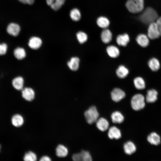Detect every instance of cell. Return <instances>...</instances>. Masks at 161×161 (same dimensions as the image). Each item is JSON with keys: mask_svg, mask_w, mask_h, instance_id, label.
Returning a JSON list of instances; mask_svg holds the SVG:
<instances>
[{"mask_svg": "<svg viewBox=\"0 0 161 161\" xmlns=\"http://www.w3.org/2000/svg\"><path fill=\"white\" fill-rule=\"evenodd\" d=\"M158 18V15L156 11L150 7L145 9L140 16V20L143 23L149 25L155 22Z\"/></svg>", "mask_w": 161, "mask_h": 161, "instance_id": "1", "label": "cell"}, {"mask_svg": "<svg viewBox=\"0 0 161 161\" xmlns=\"http://www.w3.org/2000/svg\"><path fill=\"white\" fill-rule=\"evenodd\" d=\"M145 97L141 94H137L132 97L131 105L132 109L135 110H139L143 109L145 106Z\"/></svg>", "mask_w": 161, "mask_h": 161, "instance_id": "2", "label": "cell"}, {"mask_svg": "<svg viewBox=\"0 0 161 161\" xmlns=\"http://www.w3.org/2000/svg\"><path fill=\"white\" fill-rule=\"evenodd\" d=\"M84 114L87 122L90 124L96 122L99 116L96 108L94 106H91L85 112Z\"/></svg>", "mask_w": 161, "mask_h": 161, "instance_id": "3", "label": "cell"}, {"mask_svg": "<svg viewBox=\"0 0 161 161\" xmlns=\"http://www.w3.org/2000/svg\"><path fill=\"white\" fill-rule=\"evenodd\" d=\"M147 36L151 39L157 38L160 36V33L156 22H153L149 24L148 29Z\"/></svg>", "mask_w": 161, "mask_h": 161, "instance_id": "4", "label": "cell"}, {"mask_svg": "<svg viewBox=\"0 0 161 161\" xmlns=\"http://www.w3.org/2000/svg\"><path fill=\"white\" fill-rule=\"evenodd\" d=\"M111 95L112 100L115 102H117L125 97V93L121 89L118 88H115L112 91Z\"/></svg>", "mask_w": 161, "mask_h": 161, "instance_id": "5", "label": "cell"}, {"mask_svg": "<svg viewBox=\"0 0 161 161\" xmlns=\"http://www.w3.org/2000/svg\"><path fill=\"white\" fill-rule=\"evenodd\" d=\"M22 97L28 101L32 100L34 98L35 93L33 89L30 88H25L22 90Z\"/></svg>", "mask_w": 161, "mask_h": 161, "instance_id": "6", "label": "cell"}, {"mask_svg": "<svg viewBox=\"0 0 161 161\" xmlns=\"http://www.w3.org/2000/svg\"><path fill=\"white\" fill-rule=\"evenodd\" d=\"M20 31V27L18 24L15 23H11L7 26V33L12 36H17Z\"/></svg>", "mask_w": 161, "mask_h": 161, "instance_id": "7", "label": "cell"}, {"mask_svg": "<svg viewBox=\"0 0 161 161\" xmlns=\"http://www.w3.org/2000/svg\"><path fill=\"white\" fill-rule=\"evenodd\" d=\"M65 0H46L47 4L53 10L59 9L64 4Z\"/></svg>", "mask_w": 161, "mask_h": 161, "instance_id": "8", "label": "cell"}, {"mask_svg": "<svg viewBox=\"0 0 161 161\" xmlns=\"http://www.w3.org/2000/svg\"><path fill=\"white\" fill-rule=\"evenodd\" d=\"M42 44V41L40 38L33 37L30 39L28 45L31 49H38L41 46Z\"/></svg>", "mask_w": 161, "mask_h": 161, "instance_id": "9", "label": "cell"}, {"mask_svg": "<svg viewBox=\"0 0 161 161\" xmlns=\"http://www.w3.org/2000/svg\"><path fill=\"white\" fill-rule=\"evenodd\" d=\"M136 40L138 44L143 47H147L149 44L148 37L144 34H139L137 36Z\"/></svg>", "mask_w": 161, "mask_h": 161, "instance_id": "10", "label": "cell"}, {"mask_svg": "<svg viewBox=\"0 0 161 161\" xmlns=\"http://www.w3.org/2000/svg\"><path fill=\"white\" fill-rule=\"evenodd\" d=\"M130 38L126 33L118 35L116 38L117 43L120 46H126L129 42Z\"/></svg>", "mask_w": 161, "mask_h": 161, "instance_id": "11", "label": "cell"}, {"mask_svg": "<svg viewBox=\"0 0 161 161\" xmlns=\"http://www.w3.org/2000/svg\"><path fill=\"white\" fill-rule=\"evenodd\" d=\"M96 125L99 130L103 131L108 129L109 123L106 119L104 118L101 117L97 120Z\"/></svg>", "mask_w": 161, "mask_h": 161, "instance_id": "12", "label": "cell"}, {"mask_svg": "<svg viewBox=\"0 0 161 161\" xmlns=\"http://www.w3.org/2000/svg\"><path fill=\"white\" fill-rule=\"evenodd\" d=\"M108 136L111 139H117L121 137V133L119 129L115 126H112L109 129Z\"/></svg>", "mask_w": 161, "mask_h": 161, "instance_id": "13", "label": "cell"}, {"mask_svg": "<svg viewBox=\"0 0 161 161\" xmlns=\"http://www.w3.org/2000/svg\"><path fill=\"white\" fill-rule=\"evenodd\" d=\"M158 93L157 91L154 89L149 90L147 92L146 96V100L149 103H154L157 99Z\"/></svg>", "mask_w": 161, "mask_h": 161, "instance_id": "14", "label": "cell"}, {"mask_svg": "<svg viewBox=\"0 0 161 161\" xmlns=\"http://www.w3.org/2000/svg\"><path fill=\"white\" fill-rule=\"evenodd\" d=\"M112 34L109 30L104 29L102 32L101 38L102 41L107 44L110 42L112 39Z\"/></svg>", "mask_w": 161, "mask_h": 161, "instance_id": "15", "label": "cell"}, {"mask_svg": "<svg viewBox=\"0 0 161 161\" xmlns=\"http://www.w3.org/2000/svg\"><path fill=\"white\" fill-rule=\"evenodd\" d=\"M147 140L151 144L156 145H158L160 143V136L154 132L151 133L148 136Z\"/></svg>", "mask_w": 161, "mask_h": 161, "instance_id": "16", "label": "cell"}, {"mask_svg": "<svg viewBox=\"0 0 161 161\" xmlns=\"http://www.w3.org/2000/svg\"><path fill=\"white\" fill-rule=\"evenodd\" d=\"M126 6L131 13H140L137 6L133 0H128L126 3Z\"/></svg>", "mask_w": 161, "mask_h": 161, "instance_id": "17", "label": "cell"}, {"mask_svg": "<svg viewBox=\"0 0 161 161\" xmlns=\"http://www.w3.org/2000/svg\"><path fill=\"white\" fill-rule=\"evenodd\" d=\"M123 147L125 153L129 155L134 153L136 149L135 145L131 141H128L126 143L124 144Z\"/></svg>", "mask_w": 161, "mask_h": 161, "instance_id": "18", "label": "cell"}, {"mask_svg": "<svg viewBox=\"0 0 161 161\" xmlns=\"http://www.w3.org/2000/svg\"><path fill=\"white\" fill-rule=\"evenodd\" d=\"M79 59L78 57H72L68 62V66L71 70L76 71L79 68Z\"/></svg>", "mask_w": 161, "mask_h": 161, "instance_id": "19", "label": "cell"}, {"mask_svg": "<svg viewBox=\"0 0 161 161\" xmlns=\"http://www.w3.org/2000/svg\"><path fill=\"white\" fill-rule=\"evenodd\" d=\"M106 51L108 55L111 57L115 58L119 55L120 52L116 46L110 45L107 47Z\"/></svg>", "mask_w": 161, "mask_h": 161, "instance_id": "20", "label": "cell"}, {"mask_svg": "<svg viewBox=\"0 0 161 161\" xmlns=\"http://www.w3.org/2000/svg\"><path fill=\"white\" fill-rule=\"evenodd\" d=\"M56 154L59 157H64L68 154V150L66 147L62 145H59L56 149Z\"/></svg>", "mask_w": 161, "mask_h": 161, "instance_id": "21", "label": "cell"}, {"mask_svg": "<svg viewBox=\"0 0 161 161\" xmlns=\"http://www.w3.org/2000/svg\"><path fill=\"white\" fill-rule=\"evenodd\" d=\"M24 79L21 77H18L13 79L12 85L13 87L17 90H22L24 85Z\"/></svg>", "mask_w": 161, "mask_h": 161, "instance_id": "22", "label": "cell"}, {"mask_svg": "<svg viewBox=\"0 0 161 161\" xmlns=\"http://www.w3.org/2000/svg\"><path fill=\"white\" fill-rule=\"evenodd\" d=\"M111 117L112 122L114 123H120L124 119L123 115L118 111L113 112L111 114Z\"/></svg>", "mask_w": 161, "mask_h": 161, "instance_id": "23", "label": "cell"}, {"mask_svg": "<svg viewBox=\"0 0 161 161\" xmlns=\"http://www.w3.org/2000/svg\"><path fill=\"white\" fill-rule=\"evenodd\" d=\"M148 64L150 69L154 71L158 70L160 67L159 61L155 58H153L150 59L148 62Z\"/></svg>", "mask_w": 161, "mask_h": 161, "instance_id": "24", "label": "cell"}, {"mask_svg": "<svg viewBox=\"0 0 161 161\" xmlns=\"http://www.w3.org/2000/svg\"><path fill=\"white\" fill-rule=\"evenodd\" d=\"M97 23L100 27L106 29L109 26L110 22L107 18L104 16H100L97 19Z\"/></svg>", "mask_w": 161, "mask_h": 161, "instance_id": "25", "label": "cell"}, {"mask_svg": "<svg viewBox=\"0 0 161 161\" xmlns=\"http://www.w3.org/2000/svg\"><path fill=\"white\" fill-rule=\"evenodd\" d=\"M23 117L19 114L13 115L12 118V123L13 125L16 127H19L22 126L24 123Z\"/></svg>", "mask_w": 161, "mask_h": 161, "instance_id": "26", "label": "cell"}, {"mask_svg": "<svg viewBox=\"0 0 161 161\" xmlns=\"http://www.w3.org/2000/svg\"><path fill=\"white\" fill-rule=\"evenodd\" d=\"M116 74L119 78H125L129 73L128 69L123 65L120 66L116 71Z\"/></svg>", "mask_w": 161, "mask_h": 161, "instance_id": "27", "label": "cell"}, {"mask_svg": "<svg viewBox=\"0 0 161 161\" xmlns=\"http://www.w3.org/2000/svg\"><path fill=\"white\" fill-rule=\"evenodd\" d=\"M134 83L136 89L139 90L143 89L145 87L144 80L141 77H137L134 80Z\"/></svg>", "mask_w": 161, "mask_h": 161, "instance_id": "28", "label": "cell"}, {"mask_svg": "<svg viewBox=\"0 0 161 161\" xmlns=\"http://www.w3.org/2000/svg\"><path fill=\"white\" fill-rule=\"evenodd\" d=\"M15 57L18 60H21L26 56V53L24 49L21 47H18L16 49L14 52Z\"/></svg>", "mask_w": 161, "mask_h": 161, "instance_id": "29", "label": "cell"}, {"mask_svg": "<svg viewBox=\"0 0 161 161\" xmlns=\"http://www.w3.org/2000/svg\"><path fill=\"white\" fill-rule=\"evenodd\" d=\"M70 16L71 19L75 21H78L81 18L80 12L77 8H74L71 11Z\"/></svg>", "mask_w": 161, "mask_h": 161, "instance_id": "30", "label": "cell"}, {"mask_svg": "<svg viewBox=\"0 0 161 161\" xmlns=\"http://www.w3.org/2000/svg\"><path fill=\"white\" fill-rule=\"evenodd\" d=\"M79 153L80 161H91L92 158L88 151H82Z\"/></svg>", "mask_w": 161, "mask_h": 161, "instance_id": "31", "label": "cell"}, {"mask_svg": "<svg viewBox=\"0 0 161 161\" xmlns=\"http://www.w3.org/2000/svg\"><path fill=\"white\" fill-rule=\"evenodd\" d=\"M23 159L25 161H35L37 160V157L34 153L29 151L25 154Z\"/></svg>", "mask_w": 161, "mask_h": 161, "instance_id": "32", "label": "cell"}, {"mask_svg": "<svg viewBox=\"0 0 161 161\" xmlns=\"http://www.w3.org/2000/svg\"><path fill=\"white\" fill-rule=\"evenodd\" d=\"M77 39L80 44H83L86 41L88 38L87 34L82 31L78 32L76 34Z\"/></svg>", "mask_w": 161, "mask_h": 161, "instance_id": "33", "label": "cell"}, {"mask_svg": "<svg viewBox=\"0 0 161 161\" xmlns=\"http://www.w3.org/2000/svg\"><path fill=\"white\" fill-rule=\"evenodd\" d=\"M138 7L140 12L142 11L144 9V1L143 0H133Z\"/></svg>", "mask_w": 161, "mask_h": 161, "instance_id": "34", "label": "cell"}, {"mask_svg": "<svg viewBox=\"0 0 161 161\" xmlns=\"http://www.w3.org/2000/svg\"><path fill=\"white\" fill-rule=\"evenodd\" d=\"M7 49V45L3 43L0 44V55H3L6 54Z\"/></svg>", "mask_w": 161, "mask_h": 161, "instance_id": "35", "label": "cell"}, {"mask_svg": "<svg viewBox=\"0 0 161 161\" xmlns=\"http://www.w3.org/2000/svg\"><path fill=\"white\" fill-rule=\"evenodd\" d=\"M156 23L159 28L160 36H161V17L158 18L156 21Z\"/></svg>", "mask_w": 161, "mask_h": 161, "instance_id": "36", "label": "cell"}, {"mask_svg": "<svg viewBox=\"0 0 161 161\" xmlns=\"http://www.w3.org/2000/svg\"><path fill=\"white\" fill-rule=\"evenodd\" d=\"M19 1L24 4L31 5L33 4L34 0H18Z\"/></svg>", "mask_w": 161, "mask_h": 161, "instance_id": "37", "label": "cell"}, {"mask_svg": "<svg viewBox=\"0 0 161 161\" xmlns=\"http://www.w3.org/2000/svg\"><path fill=\"white\" fill-rule=\"evenodd\" d=\"M51 160L50 158L47 156H43L41 157L40 160L41 161H50Z\"/></svg>", "mask_w": 161, "mask_h": 161, "instance_id": "38", "label": "cell"}, {"mask_svg": "<svg viewBox=\"0 0 161 161\" xmlns=\"http://www.w3.org/2000/svg\"><path fill=\"white\" fill-rule=\"evenodd\" d=\"M1 145H0V148H1Z\"/></svg>", "mask_w": 161, "mask_h": 161, "instance_id": "39", "label": "cell"}]
</instances>
